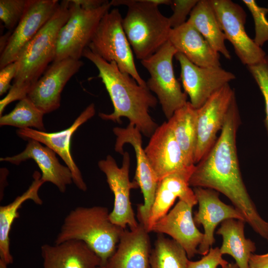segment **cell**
Returning a JSON list of instances; mask_svg holds the SVG:
<instances>
[{
  "mask_svg": "<svg viewBox=\"0 0 268 268\" xmlns=\"http://www.w3.org/2000/svg\"><path fill=\"white\" fill-rule=\"evenodd\" d=\"M193 206L179 200L174 207L153 226L151 231L166 234L179 244L189 259L198 254L204 234L196 227L192 215Z\"/></svg>",
  "mask_w": 268,
  "mask_h": 268,
  "instance_id": "d6986e66",
  "label": "cell"
},
{
  "mask_svg": "<svg viewBox=\"0 0 268 268\" xmlns=\"http://www.w3.org/2000/svg\"><path fill=\"white\" fill-rule=\"evenodd\" d=\"M198 0H174L171 5L173 13L168 17L172 29L176 28L187 22V16L190 14Z\"/></svg>",
  "mask_w": 268,
  "mask_h": 268,
  "instance_id": "836d02e7",
  "label": "cell"
},
{
  "mask_svg": "<svg viewBox=\"0 0 268 268\" xmlns=\"http://www.w3.org/2000/svg\"><path fill=\"white\" fill-rule=\"evenodd\" d=\"M240 116L233 98L219 136L208 152L195 165L190 187L210 189L225 195L247 222L264 239L268 238V222L260 215L241 174L236 147Z\"/></svg>",
  "mask_w": 268,
  "mask_h": 268,
  "instance_id": "6da1fadb",
  "label": "cell"
},
{
  "mask_svg": "<svg viewBox=\"0 0 268 268\" xmlns=\"http://www.w3.org/2000/svg\"><path fill=\"white\" fill-rule=\"evenodd\" d=\"M226 39L232 44L241 62L247 66L262 62L267 56L247 35L245 24L246 13L231 0H208Z\"/></svg>",
  "mask_w": 268,
  "mask_h": 268,
  "instance_id": "9c48e42d",
  "label": "cell"
},
{
  "mask_svg": "<svg viewBox=\"0 0 268 268\" xmlns=\"http://www.w3.org/2000/svg\"><path fill=\"white\" fill-rule=\"evenodd\" d=\"M69 0H63L56 10L28 43L17 60L18 69L7 95L0 101V115L11 102L27 97L38 79L53 62L59 32L69 17Z\"/></svg>",
  "mask_w": 268,
  "mask_h": 268,
  "instance_id": "3957f363",
  "label": "cell"
},
{
  "mask_svg": "<svg viewBox=\"0 0 268 268\" xmlns=\"http://www.w3.org/2000/svg\"><path fill=\"white\" fill-rule=\"evenodd\" d=\"M122 165L118 166L114 158L110 155L105 159L100 160L98 165L105 175L109 187L114 195V203L112 211L110 212L111 221L115 224L126 229L128 226L130 230L135 229L138 225L135 219L130 200V192L133 189L139 188L134 180L129 178L130 157L127 151H124Z\"/></svg>",
  "mask_w": 268,
  "mask_h": 268,
  "instance_id": "8fae6325",
  "label": "cell"
},
{
  "mask_svg": "<svg viewBox=\"0 0 268 268\" xmlns=\"http://www.w3.org/2000/svg\"><path fill=\"white\" fill-rule=\"evenodd\" d=\"M177 53L168 40L153 55L140 62L150 75L147 87L157 95L168 120L188 102L187 94L175 76L173 59Z\"/></svg>",
  "mask_w": 268,
  "mask_h": 268,
  "instance_id": "52a82bcc",
  "label": "cell"
},
{
  "mask_svg": "<svg viewBox=\"0 0 268 268\" xmlns=\"http://www.w3.org/2000/svg\"><path fill=\"white\" fill-rule=\"evenodd\" d=\"M221 268H239L236 263H228Z\"/></svg>",
  "mask_w": 268,
  "mask_h": 268,
  "instance_id": "f35d334b",
  "label": "cell"
},
{
  "mask_svg": "<svg viewBox=\"0 0 268 268\" xmlns=\"http://www.w3.org/2000/svg\"><path fill=\"white\" fill-rule=\"evenodd\" d=\"M44 183L40 174L35 173L34 181L24 193L8 204L0 206V259L7 265L13 262L10 250L9 234L14 221L19 217L18 210L27 200H32L37 204H42L38 191Z\"/></svg>",
  "mask_w": 268,
  "mask_h": 268,
  "instance_id": "484cf974",
  "label": "cell"
},
{
  "mask_svg": "<svg viewBox=\"0 0 268 268\" xmlns=\"http://www.w3.org/2000/svg\"><path fill=\"white\" fill-rule=\"evenodd\" d=\"M245 223L242 220L228 219L221 223L216 231L222 237L219 248L221 254L231 256L239 268H249L250 256L256 250L255 242L245 236Z\"/></svg>",
  "mask_w": 268,
  "mask_h": 268,
  "instance_id": "d4e9b609",
  "label": "cell"
},
{
  "mask_svg": "<svg viewBox=\"0 0 268 268\" xmlns=\"http://www.w3.org/2000/svg\"><path fill=\"white\" fill-rule=\"evenodd\" d=\"M95 114V105L94 103H91L82 112L69 128L64 130L55 133H47L26 128L18 129L16 134L24 139L38 141L58 154L70 170L73 183L80 190L86 191V184L71 154L70 142L71 137L77 129L91 118Z\"/></svg>",
  "mask_w": 268,
  "mask_h": 268,
  "instance_id": "ac0fdd59",
  "label": "cell"
},
{
  "mask_svg": "<svg viewBox=\"0 0 268 268\" xmlns=\"http://www.w3.org/2000/svg\"><path fill=\"white\" fill-rule=\"evenodd\" d=\"M187 21L199 31L215 51L227 59H231L225 44L226 37L208 0H199Z\"/></svg>",
  "mask_w": 268,
  "mask_h": 268,
  "instance_id": "4316f807",
  "label": "cell"
},
{
  "mask_svg": "<svg viewBox=\"0 0 268 268\" xmlns=\"http://www.w3.org/2000/svg\"><path fill=\"white\" fill-rule=\"evenodd\" d=\"M44 115L26 97L19 100L10 113L0 116V126H10L18 128L19 129L33 127L39 131H44Z\"/></svg>",
  "mask_w": 268,
  "mask_h": 268,
  "instance_id": "f546056e",
  "label": "cell"
},
{
  "mask_svg": "<svg viewBox=\"0 0 268 268\" xmlns=\"http://www.w3.org/2000/svg\"><path fill=\"white\" fill-rule=\"evenodd\" d=\"M113 131L116 136V152L123 155V146L126 143H130L134 148L136 159L134 180L140 188L144 198V203L138 206L137 216L139 223L146 228L159 180L142 147V134L139 129L129 123L126 128L115 127Z\"/></svg>",
  "mask_w": 268,
  "mask_h": 268,
  "instance_id": "30bf717a",
  "label": "cell"
},
{
  "mask_svg": "<svg viewBox=\"0 0 268 268\" xmlns=\"http://www.w3.org/2000/svg\"><path fill=\"white\" fill-rule=\"evenodd\" d=\"M193 191L199 204L198 210L195 214L196 225H202L204 229L203 240L198 247V254H207L215 243L214 233L217 226L228 219L244 220L243 214L234 206L227 204L219 198V193L207 188H194Z\"/></svg>",
  "mask_w": 268,
  "mask_h": 268,
  "instance_id": "e0dca14e",
  "label": "cell"
},
{
  "mask_svg": "<svg viewBox=\"0 0 268 268\" xmlns=\"http://www.w3.org/2000/svg\"><path fill=\"white\" fill-rule=\"evenodd\" d=\"M83 65L80 60L70 58L53 62L27 97L44 114L55 111L60 106L66 84Z\"/></svg>",
  "mask_w": 268,
  "mask_h": 268,
  "instance_id": "9a60e30c",
  "label": "cell"
},
{
  "mask_svg": "<svg viewBox=\"0 0 268 268\" xmlns=\"http://www.w3.org/2000/svg\"><path fill=\"white\" fill-rule=\"evenodd\" d=\"M235 96L229 83L218 90L197 109V137L194 164L198 163L215 143L217 134L221 130Z\"/></svg>",
  "mask_w": 268,
  "mask_h": 268,
  "instance_id": "7c38bea8",
  "label": "cell"
},
{
  "mask_svg": "<svg viewBox=\"0 0 268 268\" xmlns=\"http://www.w3.org/2000/svg\"><path fill=\"white\" fill-rule=\"evenodd\" d=\"M247 67L264 97L265 103L266 123L268 131V55L266 56L260 63Z\"/></svg>",
  "mask_w": 268,
  "mask_h": 268,
  "instance_id": "d6a6232c",
  "label": "cell"
},
{
  "mask_svg": "<svg viewBox=\"0 0 268 268\" xmlns=\"http://www.w3.org/2000/svg\"><path fill=\"white\" fill-rule=\"evenodd\" d=\"M189 261L179 244L159 234L151 251L149 268H187Z\"/></svg>",
  "mask_w": 268,
  "mask_h": 268,
  "instance_id": "f1b7e54d",
  "label": "cell"
},
{
  "mask_svg": "<svg viewBox=\"0 0 268 268\" xmlns=\"http://www.w3.org/2000/svg\"><path fill=\"white\" fill-rule=\"evenodd\" d=\"M96 268H104L102 266H99V267H96Z\"/></svg>",
  "mask_w": 268,
  "mask_h": 268,
  "instance_id": "60d3db41",
  "label": "cell"
},
{
  "mask_svg": "<svg viewBox=\"0 0 268 268\" xmlns=\"http://www.w3.org/2000/svg\"><path fill=\"white\" fill-rule=\"evenodd\" d=\"M58 0H28L24 13L0 53V68L17 60L28 43L53 15Z\"/></svg>",
  "mask_w": 268,
  "mask_h": 268,
  "instance_id": "4fadbf2b",
  "label": "cell"
},
{
  "mask_svg": "<svg viewBox=\"0 0 268 268\" xmlns=\"http://www.w3.org/2000/svg\"><path fill=\"white\" fill-rule=\"evenodd\" d=\"M169 41L177 53L184 55L195 65L201 67H220V54L188 21L171 29Z\"/></svg>",
  "mask_w": 268,
  "mask_h": 268,
  "instance_id": "cb8c5ba5",
  "label": "cell"
},
{
  "mask_svg": "<svg viewBox=\"0 0 268 268\" xmlns=\"http://www.w3.org/2000/svg\"><path fill=\"white\" fill-rule=\"evenodd\" d=\"M220 248L211 247L207 254L203 256L201 259L197 261H189L187 268H217L221 267L229 263L222 258Z\"/></svg>",
  "mask_w": 268,
  "mask_h": 268,
  "instance_id": "e575fe53",
  "label": "cell"
},
{
  "mask_svg": "<svg viewBox=\"0 0 268 268\" xmlns=\"http://www.w3.org/2000/svg\"><path fill=\"white\" fill-rule=\"evenodd\" d=\"M82 57L93 63L109 95L114 111L111 114L100 113L99 117L121 124V118L126 117L130 124L139 129L142 134L150 137L158 127L149 114L155 108L157 99L147 87L140 85L130 74L121 71L114 62H108L92 52L88 47Z\"/></svg>",
  "mask_w": 268,
  "mask_h": 268,
  "instance_id": "7a4b0ae2",
  "label": "cell"
},
{
  "mask_svg": "<svg viewBox=\"0 0 268 268\" xmlns=\"http://www.w3.org/2000/svg\"><path fill=\"white\" fill-rule=\"evenodd\" d=\"M249 268H268V252L263 254H252L249 261Z\"/></svg>",
  "mask_w": 268,
  "mask_h": 268,
  "instance_id": "8d00e7d4",
  "label": "cell"
},
{
  "mask_svg": "<svg viewBox=\"0 0 268 268\" xmlns=\"http://www.w3.org/2000/svg\"><path fill=\"white\" fill-rule=\"evenodd\" d=\"M194 167L171 174L159 181L146 227L148 232L168 212L177 198L193 207L198 203L193 189L189 185Z\"/></svg>",
  "mask_w": 268,
  "mask_h": 268,
  "instance_id": "ffe728a7",
  "label": "cell"
},
{
  "mask_svg": "<svg viewBox=\"0 0 268 268\" xmlns=\"http://www.w3.org/2000/svg\"><path fill=\"white\" fill-rule=\"evenodd\" d=\"M197 113L190 102L175 112L168 123L190 166L195 165L194 155L197 143Z\"/></svg>",
  "mask_w": 268,
  "mask_h": 268,
  "instance_id": "83f0119b",
  "label": "cell"
},
{
  "mask_svg": "<svg viewBox=\"0 0 268 268\" xmlns=\"http://www.w3.org/2000/svg\"><path fill=\"white\" fill-rule=\"evenodd\" d=\"M107 207L78 206L65 218L55 244L68 240L85 243L100 258L103 267L114 253L124 229L110 220Z\"/></svg>",
  "mask_w": 268,
  "mask_h": 268,
  "instance_id": "277c9868",
  "label": "cell"
},
{
  "mask_svg": "<svg viewBox=\"0 0 268 268\" xmlns=\"http://www.w3.org/2000/svg\"><path fill=\"white\" fill-rule=\"evenodd\" d=\"M118 8L107 12L102 18L88 48L108 62H115L120 70L131 75L140 85L147 87L139 74L133 52L122 25Z\"/></svg>",
  "mask_w": 268,
  "mask_h": 268,
  "instance_id": "8992f818",
  "label": "cell"
},
{
  "mask_svg": "<svg viewBox=\"0 0 268 268\" xmlns=\"http://www.w3.org/2000/svg\"><path fill=\"white\" fill-rule=\"evenodd\" d=\"M28 0H0V19L11 31L18 25L25 11Z\"/></svg>",
  "mask_w": 268,
  "mask_h": 268,
  "instance_id": "1f68e13d",
  "label": "cell"
},
{
  "mask_svg": "<svg viewBox=\"0 0 268 268\" xmlns=\"http://www.w3.org/2000/svg\"><path fill=\"white\" fill-rule=\"evenodd\" d=\"M69 2L70 16L59 32L54 62L68 58L80 60L100 20L112 6L108 0L97 9L87 10L71 0Z\"/></svg>",
  "mask_w": 268,
  "mask_h": 268,
  "instance_id": "ba28073f",
  "label": "cell"
},
{
  "mask_svg": "<svg viewBox=\"0 0 268 268\" xmlns=\"http://www.w3.org/2000/svg\"><path fill=\"white\" fill-rule=\"evenodd\" d=\"M7 264L0 259V268H7Z\"/></svg>",
  "mask_w": 268,
  "mask_h": 268,
  "instance_id": "ab89813d",
  "label": "cell"
},
{
  "mask_svg": "<svg viewBox=\"0 0 268 268\" xmlns=\"http://www.w3.org/2000/svg\"><path fill=\"white\" fill-rule=\"evenodd\" d=\"M18 69L17 61L11 63L0 70V95L1 96L10 89V82L16 76Z\"/></svg>",
  "mask_w": 268,
  "mask_h": 268,
  "instance_id": "d590c367",
  "label": "cell"
},
{
  "mask_svg": "<svg viewBox=\"0 0 268 268\" xmlns=\"http://www.w3.org/2000/svg\"><path fill=\"white\" fill-rule=\"evenodd\" d=\"M144 151L159 181L169 175L195 166L187 163L168 122L156 128Z\"/></svg>",
  "mask_w": 268,
  "mask_h": 268,
  "instance_id": "2e32d148",
  "label": "cell"
},
{
  "mask_svg": "<svg viewBox=\"0 0 268 268\" xmlns=\"http://www.w3.org/2000/svg\"><path fill=\"white\" fill-rule=\"evenodd\" d=\"M71 1L82 8L87 10L97 9L108 1L105 0H71Z\"/></svg>",
  "mask_w": 268,
  "mask_h": 268,
  "instance_id": "74e56055",
  "label": "cell"
},
{
  "mask_svg": "<svg viewBox=\"0 0 268 268\" xmlns=\"http://www.w3.org/2000/svg\"></svg>",
  "mask_w": 268,
  "mask_h": 268,
  "instance_id": "b9f144b4",
  "label": "cell"
},
{
  "mask_svg": "<svg viewBox=\"0 0 268 268\" xmlns=\"http://www.w3.org/2000/svg\"><path fill=\"white\" fill-rule=\"evenodd\" d=\"M181 67V78L184 92L196 109L201 107L218 90L236 77L221 67H201L190 62L184 55L175 56Z\"/></svg>",
  "mask_w": 268,
  "mask_h": 268,
  "instance_id": "5bb4252c",
  "label": "cell"
},
{
  "mask_svg": "<svg viewBox=\"0 0 268 268\" xmlns=\"http://www.w3.org/2000/svg\"><path fill=\"white\" fill-rule=\"evenodd\" d=\"M139 223L134 230L124 229L117 248L104 268H149L151 254L149 233Z\"/></svg>",
  "mask_w": 268,
  "mask_h": 268,
  "instance_id": "7402d4cb",
  "label": "cell"
},
{
  "mask_svg": "<svg viewBox=\"0 0 268 268\" xmlns=\"http://www.w3.org/2000/svg\"><path fill=\"white\" fill-rule=\"evenodd\" d=\"M28 141L26 148L22 152L11 157L0 158V161L19 165L23 161L32 159L41 171V180L44 183L53 184L61 193H65L67 186L73 182L69 169L60 164L56 153L51 148L35 140Z\"/></svg>",
  "mask_w": 268,
  "mask_h": 268,
  "instance_id": "44dd1931",
  "label": "cell"
},
{
  "mask_svg": "<svg viewBox=\"0 0 268 268\" xmlns=\"http://www.w3.org/2000/svg\"><path fill=\"white\" fill-rule=\"evenodd\" d=\"M112 6H128L122 25L136 58L140 61L153 55L169 40L172 28L152 0H112Z\"/></svg>",
  "mask_w": 268,
  "mask_h": 268,
  "instance_id": "5b68a950",
  "label": "cell"
},
{
  "mask_svg": "<svg viewBox=\"0 0 268 268\" xmlns=\"http://www.w3.org/2000/svg\"></svg>",
  "mask_w": 268,
  "mask_h": 268,
  "instance_id": "7bdbcfd3",
  "label": "cell"
},
{
  "mask_svg": "<svg viewBox=\"0 0 268 268\" xmlns=\"http://www.w3.org/2000/svg\"><path fill=\"white\" fill-rule=\"evenodd\" d=\"M43 268H96L101 266L97 255L83 242L68 240L41 247Z\"/></svg>",
  "mask_w": 268,
  "mask_h": 268,
  "instance_id": "603a6c76",
  "label": "cell"
},
{
  "mask_svg": "<svg viewBox=\"0 0 268 268\" xmlns=\"http://www.w3.org/2000/svg\"><path fill=\"white\" fill-rule=\"evenodd\" d=\"M253 16L255 30V43L261 47L268 41V8L259 6L254 0H243Z\"/></svg>",
  "mask_w": 268,
  "mask_h": 268,
  "instance_id": "4dcf8cb0",
  "label": "cell"
}]
</instances>
